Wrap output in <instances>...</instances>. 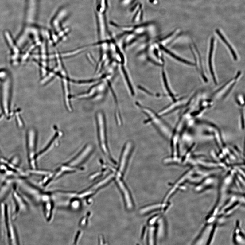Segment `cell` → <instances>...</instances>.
Returning a JSON list of instances; mask_svg holds the SVG:
<instances>
[{"instance_id":"obj_14","label":"cell","mask_w":245,"mask_h":245,"mask_svg":"<svg viewBox=\"0 0 245 245\" xmlns=\"http://www.w3.org/2000/svg\"><path fill=\"white\" fill-rule=\"evenodd\" d=\"M44 215L47 221H50L52 216L53 204L51 198L42 202Z\"/></svg>"},{"instance_id":"obj_1","label":"cell","mask_w":245,"mask_h":245,"mask_svg":"<svg viewBox=\"0 0 245 245\" xmlns=\"http://www.w3.org/2000/svg\"><path fill=\"white\" fill-rule=\"evenodd\" d=\"M97 134L100 149L103 155L109 162L113 165H117L110 152L108 141L107 129L105 114L102 111H97L96 114Z\"/></svg>"},{"instance_id":"obj_22","label":"cell","mask_w":245,"mask_h":245,"mask_svg":"<svg viewBox=\"0 0 245 245\" xmlns=\"http://www.w3.org/2000/svg\"><path fill=\"white\" fill-rule=\"evenodd\" d=\"M88 219L86 216H84L81 219L80 222V225L81 227H84L87 224Z\"/></svg>"},{"instance_id":"obj_18","label":"cell","mask_w":245,"mask_h":245,"mask_svg":"<svg viewBox=\"0 0 245 245\" xmlns=\"http://www.w3.org/2000/svg\"><path fill=\"white\" fill-rule=\"evenodd\" d=\"M165 205L164 204H157L155 205H151L147 206L141 209L140 210V213L141 214H144L153 211L154 210L159 209L164 207Z\"/></svg>"},{"instance_id":"obj_8","label":"cell","mask_w":245,"mask_h":245,"mask_svg":"<svg viewBox=\"0 0 245 245\" xmlns=\"http://www.w3.org/2000/svg\"><path fill=\"white\" fill-rule=\"evenodd\" d=\"M18 186L20 189L28 197L36 203H41L42 197L44 193L28 182L23 180L18 181Z\"/></svg>"},{"instance_id":"obj_11","label":"cell","mask_w":245,"mask_h":245,"mask_svg":"<svg viewBox=\"0 0 245 245\" xmlns=\"http://www.w3.org/2000/svg\"><path fill=\"white\" fill-rule=\"evenodd\" d=\"M116 180L119 188L123 194L127 208L129 209H131L133 208V204L129 191L123 181L121 180V178L116 177Z\"/></svg>"},{"instance_id":"obj_13","label":"cell","mask_w":245,"mask_h":245,"mask_svg":"<svg viewBox=\"0 0 245 245\" xmlns=\"http://www.w3.org/2000/svg\"><path fill=\"white\" fill-rule=\"evenodd\" d=\"M195 49L196 51V52H194L192 49H191L192 52V54L194 56V58L196 60V61L197 62L196 63V65H197L196 67L197 70H198L199 72L204 80L205 82H207V79L205 76V73H204L202 59L201 57V56L200 52L198 50L196 47Z\"/></svg>"},{"instance_id":"obj_2","label":"cell","mask_w":245,"mask_h":245,"mask_svg":"<svg viewBox=\"0 0 245 245\" xmlns=\"http://www.w3.org/2000/svg\"><path fill=\"white\" fill-rule=\"evenodd\" d=\"M136 105L144 114L148 118L144 121L146 124H152L162 135L166 139H170L172 135V131L169 126L163 120L161 116L157 114L152 109L136 103Z\"/></svg>"},{"instance_id":"obj_4","label":"cell","mask_w":245,"mask_h":245,"mask_svg":"<svg viewBox=\"0 0 245 245\" xmlns=\"http://www.w3.org/2000/svg\"><path fill=\"white\" fill-rule=\"evenodd\" d=\"M134 148L133 141H128L124 144L119 159L117 170L115 172L116 177L121 178L126 169Z\"/></svg>"},{"instance_id":"obj_21","label":"cell","mask_w":245,"mask_h":245,"mask_svg":"<svg viewBox=\"0 0 245 245\" xmlns=\"http://www.w3.org/2000/svg\"><path fill=\"white\" fill-rule=\"evenodd\" d=\"M80 203L78 200H73L71 202V206L73 209H77L79 208Z\"/></svg>"},{"instance_id":"obj_3","label":"cell","mask_w":245,"mask_h":245,"mask_svg":"<svg viewBox=\"0 0 245 245\" xmlns=\"http://www.w3.org/2000/svg\"><path fill=\"white\" fill-rule=\"evenodd\" d=\"M37 133L35 129L31 128L27 132L26 142L28 163L31 169L37 168Z\"/></svg>"},{"instance_id":"obj_23","label":"cell","mask_w":245,"mask_h":245,"mask_svg":"<svg viewBox=\"0 0 245 245\" xmlns=\"http://www.w3.org/2000/svg\"><path fill=\"white\" fill-rule=\"evenodd\" d=\"M158 216H156L153 219H152L151 220H150V224H153L154 223L156 222L157 219L158 218Z\"/></svg>"},{"instance_id":"obj_12","label":"cell","mask_w":245,"mask_h":245,"mask_svg":"<svg viewBox=\"0 0 245 245\" xmlns=\"http://www.w3.org/2000/svg\"><path fill=\"white\" fill-rule=\"evenodd\" d=\"M215 47V40L214 38H212L210 42V48L209 52L208 63L210 74H211L213 81L215 84H217L216 75L213 67V56L214 54Z\"/></svg>"},{"instance_id":"obj_7","label":"cell","mask_w":245,"mask_h":245,"mask_svg":"<svg viewBox=\"0 0 245 245\" xmlns=\"http://www.w3.org/2000/svg\"><path fill=\"white\" fill-rule=\"evenodd\" d=\"M14 188L12 192V196L15 208L13 214L11 215L13 220L16 219L21 214L27 212L29 208L27 202L18 192L16 187Z\"/></svg>"},{"instance_id":"obj_19","label":"cell","mask_w":245,"mask_h":245,"mask_svg":"<svg viewBox=\"0 0 245 245\" xmlns=\"http://www.w3.org/2000/svg\"><path fill=\"white\" fill-rule=\"evenodd\" d=\"M155 228L154 227H151L149 231V242L150 244L152 245L154 243V236Z\"/></svg>"},{"instance_id":"obj_9","label":"cell","mask_w":245,"mask_h":245,"mask_svg":"<svg viewBox=\"0 0 245 245\" xmlns=\"http://www.w3.org/2000/svg\"><path fill=\"white\" fill-rule=\"evenodd\" d=\"M61 132L58 130H55V133L52 138L49 142L47 145L42 150H41L38 153H37V159H39L42 158L44 156L47 154L49 152L51 151L54 149L60 139L62 136Z\"/></svg>"},{"instance_id":"obj_24","label":"cell","mask_w":245,"mask_h":245,"mask_svg":"<svg viewBox=\"0 0 245 245\" xmlns=\"http://www.w3.org/2000/svg\"></svg>"},{"instance_id":"obj_6","label":"cell","mask_w":245,"mask_h":245,"mask_svg":"<svg viewBox=\"0 0 245 245\" xmlns=\"http://www.w3.org/2000/svg\"><path fill=\"white\" fill-rule=\"evenodd\" d=\"M10 207L4 203H0V236L3 242L8 243L7 227Z\"/></svg>"},{"instance_id":"obj_10","label":"cell","mask_w":245,"mask_h":245,"mask_svg":"<svg viewBox=\"0 0 245 245\" xmlns=\"http://www.w3.org/2000/svg\"><path fill=\"white\" fill-rule=\"evenodd\" d=\"M12 218L11 210L9 212L7 227V235L8 243L10 245L19 244L18 235L14 224Z\"/></svg>"},{"instance_id":"obj_5","label":"cell","mask_w":245,"mask_h":245,"mask_svg":"<svg viewBox=\"0 0 245 245\" xmlns=\"http://www.w3.org/2000/svg\"><path fill=\"white\" fill-rule=\"evenodd\" d=\"M94 147L91 144L85 146L77 154L65 164L78 169L79 166L83 165L88 159L93 152Z\"/></svg>"},{"instance_id":"obj_15","label":"cell","mask_w":245,"mask_h":245,"mask_svg":"<svg viewBox=\"0 0 245 245\" xmlns=\"http://www.w3.org/2000/svg\"><path fill=\"white\" fill-rule=\"evenodd\" d=\"M162 49L163 50H164L165 53H167V54L171 56L173 58L176 60H177L180 62L182 63L190 66H194L196 65L195 64L193 63L192 62L186 60L180 57V56L176 55L174 53L172 52L167 49L165 48L164 47H162Z\"/></svg>"},{"instance_id":"obj_17","label":"cell","mask_w":245,"mask_h":245,"mask_svg":"<svg viewBox=\"0 0 245 245\" xmlns=\"http://www.w3.org/2000/svg\"><path fill=\"white\" fill-rule=\"evenodd\" d=\"M8 182H4L0 186V203L7 195L10 190V186Z\"/></svg>"},{"instance_id":"obj_16","label":"cell","mask_w":245,"mask_h":245,"mask_svg":"<svg viewBox=\"0 0 245 245\" xmlns=\"http://www.w3.org/2000/svg\"><path fill=\"white\" fill-rule=\"evenodd\" d=\"M216 33H217V34H218L219 36L220 37V39H221L223 42H224L225 43V45L227 46L229 50H230V51L232 55V57H233L235 60H237L238 57L236 54V53L235 52L234 48H232L231 44L229 43L227 39H225V37L223 35V34L219 30H216Z\"/></svg>"},{"instance_id":"obj_20","label":"cell","mask_w":245,"mask_h":245,"mask_svg":"<svg viewBox=\"0 0 245 245\" xmlns=\"http://www.w3.org/2000/svg\"><path fill=\"white\" fill-rule=\"evenodd\" d=\"M142 16V10L141 9V7L138 10L136 14L135 15V17L133 18V20L135 22L139 21Z\"/></svg>"}]
</instances>
